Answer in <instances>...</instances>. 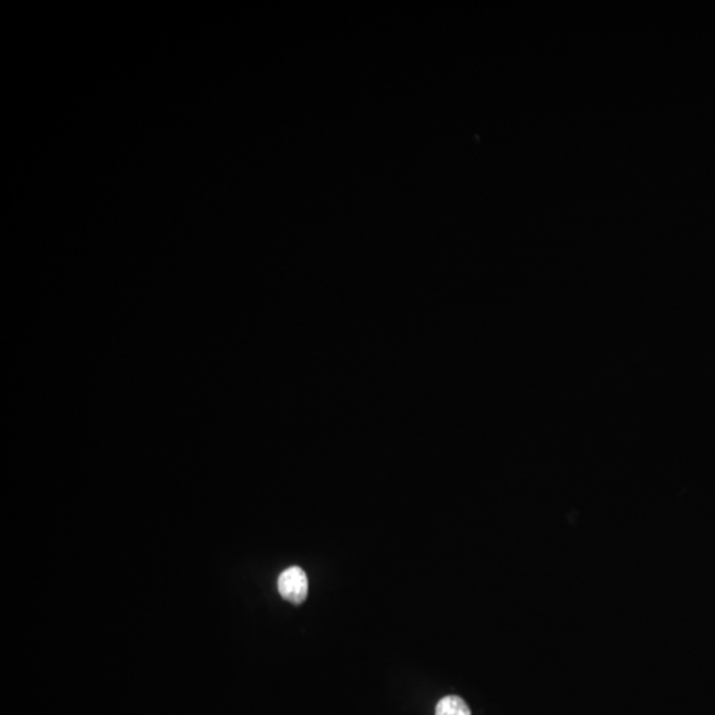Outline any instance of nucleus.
I'll list each match as a JSON object with an SVG mask.
<instances>
[{
	"mask_svg": "<svg viewBox=\"0 0 715 715\" xmlns=\"http://www.w3.org/2000/svg\"><path fill=\"white\" fill-rule=\"evenodd\" d=\"M280 595L293 604L304 603L309 591L307 576L301 567L293 566L282 571L277 581Z\"/></svg>",
	"mask_w": 715,
	"mask_h": 715,
	"instance_id": "nucleus-1",
	"label": "nucleus"
},
{
	"mask_svg": "<svg viewBox=\"0 0 715 715\" xmlns=\"http://www.w3.org/2000/svg\"><path fill=\"white\" fill-rule=\"evenodd\" d=\"M435 715H472V713L462 698L447 695L437 702Z\"/></svg>",
	"mask_w": 715,
	"mask_h": 715,
	"instance_id": "nucleus-2",
	"label": "nucleus"
}]
</instances>
